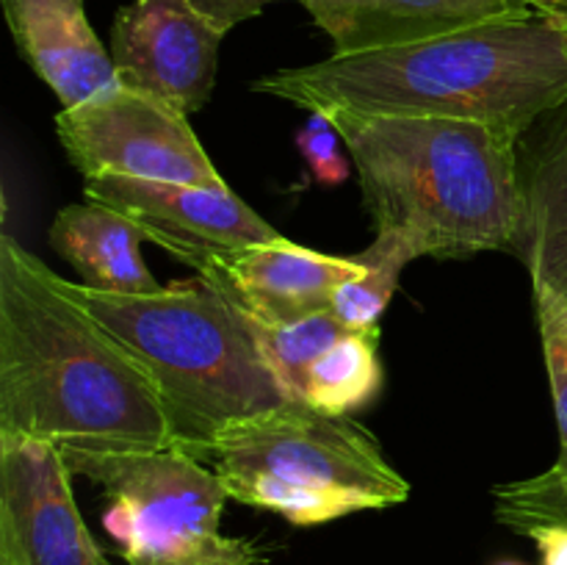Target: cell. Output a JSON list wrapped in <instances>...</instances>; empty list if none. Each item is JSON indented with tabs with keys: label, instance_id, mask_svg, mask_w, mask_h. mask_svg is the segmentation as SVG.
Returning <instances> with one entry per match:
<instances>
[{
	"label": "cell",
	"instance_id": "cell-10",
	"mask_svg": "<svg viewBox=\"0 0 567 565\" xmlns=\"http://www.w3.org/2000/svg\"><path fill=\"white\" fill-rule=\"evenodd\" d=\"M225 37L188 0H133L111 28L116 81L181 114H197L214 94Z\"/></svg>",
	"mask_w": 567,
	"mask_h": 565
},
{
	"label": "cell",
	"instance_id": "cell-5",
	"mask_svg": "<svg viewBox=\"0 0 567 565\" xmlns=\"http://www.w3.org/2000/svg\"><path fill=\"white\" fill-rule=\"evenodd\" d=\"M227 496L319 526L408 502L410 482L388 463L369 427L291 402L233 427L210 449Z\"/></svg>",
	"mask_w": 567,
	"mask_h": 565
},
{
	"label": "cell",
	"instance_id": "cell-23",
	"mask_svg": "<svg viewBox=\"0 0 567 565\" xmlns=\"http://www.w3.org/2000/svg\"><path fill=\"white\" fill-rule=\"evenodd\" d=\"M540 552L543 565H567V524H540L524 532Z\"/></svg>",
	"mask_w": 567,
	"mask_h": 565
},
{
	"label": "cell",
	"instance_id": "cell-7",
	"mask_svg": "<svg viewBox=\"0 0 567 565\" xmlns=\"http://www.w3.org/2000/svg\"><path fill=\"white\" fill-rule=\"evenodd\" d=\"M55 133L70 164L83 177L122 175L225 186L188 116L122 83L61 109Z\"/></svg>",
	"mask_w": 567,
	"mask_h": 565
},
{
	"label": "cell",
	"instance_id": "cell-25",
	"mask_svg": "<svg viewBox=\"0 0 567 565\" xmlns=\"http://www.w3.org/2000/svg\"><path fill=\"white\" fill-rule=\"evenodd\" d=\"M496 565H524V563H515V559H504V563H496Z\"/></svg>",
	"mask_w": 567,
	"mask_h": 565
},
{
	"label": "cell",
	"instance_id": "cell-14",
	"mask_svg": "<svg viewBox=\"0 0 567 565\" xmlns=\"http://www.w3.org/2000/svg\"><path fill=\"white\" fill-rule=\"evenodd\" d=\"M20 59L64 109L114 86L111 53L86 17V0H0Z\"/></svg>",
	"mask_w": 567,
	"mask_h": 565
},
{
	"label": "cell",
	"instance_id": "cell-11",
	"mask_svg": "<svg viewBox=\"0 0 567 565\" xmlns=\"http://www.w3.org/2000/svg\"><path fill=\"white\" fill-rule=\"evenodd\" d=\"M363 269L358 255L338 258L280 236L221 255L197 275L219 286L252 325L282 327L330 310L338 286Z\"/></svg>",
	"mask_w": 567,
	"mask_h": 565
},
{
	"label": "cell",
	"instance_id": "cell-9",
	"mask_svg": "<svg viewBox=\"0 0 567 565\" xmlns=\"http://www.w3.org/2000/svg\"><path fill=\"white\" fill-rule=\"evenodd\" d=\"M86 203L105 205L136 222L147 242L158 244L183 264L203 271L216 258L252 244L280 238L233 188L186 186V183L142 181L103 175L83 183Z\"/></svg>",
	"mask_w": 567,
	"mask_h": 565
},
{
	"label": "cell",
	"instance_id": "cell-21",
	"mask_svg": "<svg viewBox=\"0 0 567 565\" xmlns=\"http://www.w3.org/2000/svg\"><path fill=\"white\" fill-rule=\"evenodd\" d=\"M338 127L332 120L321 111H310L308 122L302 125L297 136V147L302 158L308 161L310 175L324 186H338L349 177V164L341 153H338Z\"/></svg>",
	"mask_w": 567,
	"mask_h": 565
},
{
	"label": "cell",
	"instance_id": "cell-6",
	"mask_svg": "<svg viewBox=\"0 0 567 565\" xmlns=\"http://www.w3.org/2000/svg\"><path fill=\"white\" fill-rule=\"evenodd\" d=\"M72 474L109 496L103 524L125 565H264V548L221 535L227 491L219 474L181 449L89 454L61 452Z\"/></svg>",
	"mask_w": 567,
	"mask_h": 565
},
{
	"label": "cell",
	"instance_id": "cell-24",
	"mask_svg": "<svg viewBox=\"0 0 567 565\" xmlns=\"http://www.w3.org/2000/svg\"><path fill=\"white\" fill-rule=\"evenodd\" d=\"M529 6L535 11H540V14L554 17V20L567 25V0H529Z\"/></svg>",
	"mask_w": 567,
	"mask_h": 565
},
{
	"label": "cell",
	"instance_id": "cell-13",
	"mask_svg": "<svg viewBox=\"0 0 567 565\" xmlns=\"http://www.w3.org/2000/svg\"><path fill=\"white\" fill-rule=\"evenodd\" d=\"M524 230L518 258L535 297L567 302V100L518 142Z\"/></svg>",
	"mask_w": 567,
	"mask_h": 565
},
{
	"label": "cell",
	"instance_id": "cell-2",
	"mask_svg": "<svg viewBox=\"0 0 567 565\" xmlns=\"http://www.w3.org/2000/svg\"><path fill=\"white\" fill-rule=\"evenodd\" d=\"M249 89L321 114L437 116L524 136L567 100V25L535 11L402 48L286 66Z\"/></svg>",
	"mask_w": 567,
	"mask_h": 565
},
{
	"label": "cell",
	"instance_id": "cell-8",
	"mask_svg": "<svg viewBox=\"0 0 567 565\" xmlns=\"http://www.w3.org/2000/svg\"><path fill=\"white\" fill-rule=\"evenodd\" d=\"M70 476L59 446L0 432V565H111Z\"/></svg>",
	"mask_w": 567,
	"mask_h": 565
},
{
	"label": "cell",
	"instance_id": "cell-1",
	"mask_svg": "<svg viewBox=\"0 0 567 565\" xmlns=\"http://www.w3.org/2000/svg\"><path fill=\"white\" fill-rule=\"evenodd\" d=\"M0 432L61 452L177 449L147 369L11 236L0 238Z\"/></svg>",
	"mask_w": 567,
	"mask_h": 565
},
{
	"label": "cell",
	"instance_id": "cell-15",
	"mask_svg": "<svg viewBox=\"0 0 567 565\" xmlns=\"http://www.w3.org/2000/svg\"><path fill=\"white\" fill-rule=\"evenodd\" d=\"M48 242L75 266L83 286L94 291L150 297L166 288L144 266V230L114 208L97 203L66 205L55 214Z\"/></svg>",
	"mask_w": 567,
	"mask_h": 565
},
{
	"label": "cell",
	"instance_id": "cell-22",
	"mask_svg": "<svg viewBox=\"0 0 567 565\" xmlns=\"http://www.w3.org/2000/svg\"><path fill=\"white\" fill-rule=\"evenodd\" d=\"M205 20L214 22L219 31L230 33L233 28L241 25V22L252 20L269 3H277V0H188Z\"/></svg>",
	"mask_w": 567,
	"mask_h": 565
},
{
	"label": "cell",
	"instance_id": "cell-17",
	"mask_svg": "<svg viewBox=\"0 0 567 565\" xmlns=\"http://www.w3.org/2000/svg\"><path fill=\"white\" fill-rule=\"evenodd\" d=\"M415 258H419V253L402 236L377 233L374 244L358 255L360 264L365 266L363 275L352 277V280L338 286L330 305V314L349 332L374 330L380 325L385 308L391 305L393 291L399 286V275Z\"/></svg>",
	"mask_w": 567,
	"mask_h": 565
},
{
	"label": "cell",
	"instance_id": "cell-4",
	"mask_svg": "<svg viewBox=\"0 0 567 565\" xmlns=\"http://www.w3.org/2000/svg\"><path fill=\"white\" fill-rule=\"evenodd\" d=\"M66 288L153 377L181 452L208 458L233 427L293 402L252 321L208 277L175 280L150 297L94 291L83 282Z\"/></svg>",
	"mask_w": 567,
	"mask_h": 565
},
{
	"label": "cell",
	"instance_id": "cell-3",
	"mask_svg": "<svg viewBox=\"0 0 567 565\" xmlns=\"http://www.w3.org/2000/svg\"><path fill=\"white\" fill-rule=\"evenodd\" d=\"M377 233L437 260L507 249L524 230L520 136L482 122L330 111Z\"/></svg>",
	"mask_w": 567,
	"mask_h": 565
},
{
	"label": "cell",
	"instance_id": "cell-12",
	"mask_svg": "<svg viewBox=\"0 0 567 565\" xmlns=\"http://www.w3.org/2000/svg\"><path fill=\"white\" fill-rule=\"evenodd\" d=\"M332 55L402 48L485 22L529 17V0H302Z\"/></svg>",
	"mask_w": 567,
	"mask_h": 565
},
{
	"label": "cell",
	"instance_id": "cell-19",
	"mask_svg": "<svg viewBox=\"0 0 567 565\" xmlns=\"http://www.w3.org/2000/svg\"><path fill=\"white\" fill-rule=\"evenodd\" d=\"M493 496L496 518L518 535L540 524H567V471L557 465L532 480L498 485Z\"/></svg>",
	"mask_w": 567,
	"mask_h": 565
},
{
	"label": "cell",
	"instance_id": "cell-20",
	"mask_svg": "<svg viewBox=\"0 0 567 565\" xmlns=\"http://www.w3.org/2000/svg\"><path fill=\"white\" fill-rule=\"evenodd\" d=\"M540 319L543 355H546L548 380H551L554 410L559 424V460L554 465L567 471V302L551 297H535Z\"/></svg>",
	"mask_w": 567,
	"mask_h": 565
},
{
	"label": "cell",
	"instance_id": "cell-16",
	"mask_svg": "<svg viewBox=\"0 0 567 565\" xmlns=\"http://www.w3.org/2000/svg\"><path fill=\"white\" fill-rule=\"evenodd\" d=\"M377 343H380V327L343 332L310 366L308 382H305V404L327 415H349L369 404L382 386Z\"/></svg>",
	"mask_w": 567,
	"mask_h": 565
},
{
	"label": "cell",
	"instance_id": "cell-18",
	"mask_svg": "<svg viewBox=\"0 0 567 565\" xmlns=\"http://www.w3.org/2000/svg\"><path fill=\"white\" fill-rule=\"evenodd\" d=\"M252 330L271 371L293 402H305V382H308V371L316 363V358L324 355L343 332H349L330 310H321V314L282 327L252 325Z\"/></svg>",
	"mask_w": 567,
	"mask_h": 565
}]
</instances>
